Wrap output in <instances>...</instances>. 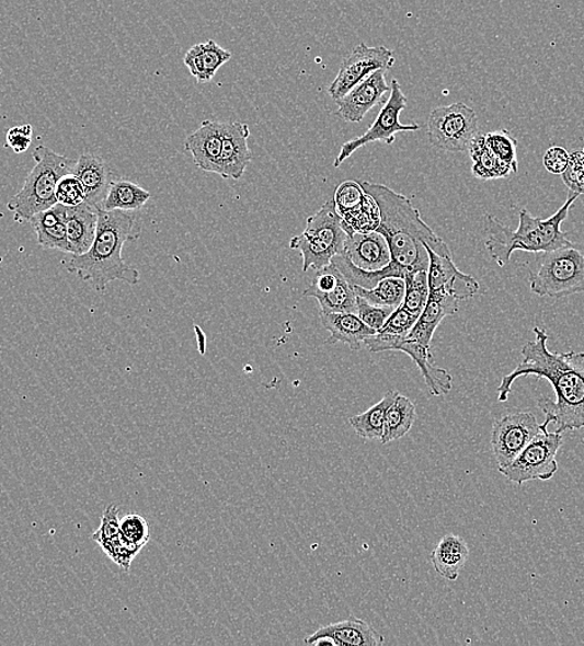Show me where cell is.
<instances>
[{
  "mask_svg": "<svg viewBox=\"0 0 584 646\" xmlns=\"http://www.w3.org/2000/svg\"><path fill=\"white\" fill-rule=\"evenodd\" d=\"M534 334L535 341L523 347V362L497 387V401L508 400L517 378L530 374L545 378L556 394V401L541 396L537 402L545 422L549 426L553 424L554 431L560 434L584 429V353H551L547 347V332L536 327Z\"/></svg>",
  "mask_w": 584,
  "mask_h": 646,
  "instance_id": "1",
  "label": "cell"
},
{
  "mask_svg": "<svg viewBox=\"0 0 584 646\" xmlns=\"http://www.w3.org/2000/svg\"><path fill=\"white\" fill-rule=\"evenodd\" d=\"M368 196L377 203L381 233L392 254V263L406 273L428 272L430 254L426 246L443 256H453L449 246L425 223L421 211L410 198L397 193L385 184L360 183Z\"/></svg>",
  "mask_w": 584,
  "mask_h": 646,
  "instance_id": "2",
  "label": "cell"
},
{
  "mask_svg": "<svg viewBox=\"0 0 584 646\" xmlns=\"http://www.w3.org/2000/svg\"><path fill=\"white\" fill-rule=\"evenodd\" d=\"M135 226V217L129 211L99 209L94 243L85 254H68L62 265L96 291H105L114 281L137 285L140 273L127 265L123 257L125 244L138 237Z\"/></svg>",
  "mask_w": 584,
  "mask_h": 646,
  "instance_id": "3",
  "label": "cell"
},
{
  "mask_svg": "<svg viewBox=\"0 0 584 646\" xmlns=\"http://www.w3.org/2000/svg\"><path fill=\"white\" fill-rule=\"evenodd\" d=\"M580 197L571 192L568 200L552 217H534L527 209L518 215L517 229L502 223L496 217L488 215L484 219L485 247L490 257L500 266H506L516 251L527 253H549L570 244L569 234L562 232V223L568 219L573 203Z\"/></svg>",
  "mask_w": 584,
  "mask_h": 646,
  "instance_id": "4",
  "label": "cell"
},
{
  "mask_svg": "<svg viewBox=\"0 0 584 646\" xmlns=\"http://www.w3.org/2000/svg\"><path fill=\"white\" fill-rule=\"evenodd\" d=\"M35 168L27 175L23 188L8 201V210L13 211L16 221L31 219L58 205L57 186L59 181L76 168V161L61 155L45 146L33 152Z\"/></svg>",
  "mask_w": 584,
  "mask_h": 646,
  "instance_id": "5",
  "label": "cell"
},
{
  "mask_svg": "<svg viewBox=\"0 0 584 646\" xmlns=\"http://www.w3.org/2000/svg\"><path fill=\"white\" fill-rule=\"evenodd\" d=\"M347 233L342 227L336 203L328 200L318 214L308 218L304 233L290 240V249L300 252L304 272H318L345 251Z\"/></svg>",
  "mask_w": 584,
  "mask_h": 646,
  "instance_id": "6",
  "label": "cell"
},
{
  "mask_svg": "<svg viewBox=\"0 0 584 646\" xmlns=\"http://www.w3.org/2000/svg\"><path fill=\"white\" fill-rule=\"evenodd\" d=\"M530 289L556 300L584 292V245L571 242L545 253L540 269L530 272Z\"/></svg>",
  "mask_w": 584,
  "mask_h": 646,
  "instance_id": "7",
  "label": "cell"
},
{
  "mask_svg": "<svg viewBox=\"0 0 584 646\" xmlns=\"http://www.w3.org/2000/svg\"><path fill=\"white\" fill-rule=\"evenodd\" d=\"M549 423L543 422L539 434L528 446L505 468H499L508 482L523 485L534 480H551L558 473L559 464L556 457L563 442L560 432L549 431Z\"/></svg>",
  "mask_w": 584,
  "mask_h": 646,
  "instance_id": "8",
  "label": "cell"
},
{
  "mask_svg": "<svg viewBox=\"0 0 584 646\" xmlns=\"http://www.w3.org/2000/svg\"><path fill=\"white\" fill-rule=\"evenodd\" d=\"M478 134V115L466 104L439 106L430 115L426 135L435 149L451 153L468 152Z\"/></svg>",
  "mask_w": 584,
  "mask_h": 646,
  "instance_id": "9",
  "label": "cell"
},
{
  "mask_svg": "<svg viewBox=\"0 0 584 646\" xmlns=\"http://www.w3.org/2000/svg\"><path fill=\"white\" fill-rule=\"evenodd\" d=\"M406 101L408 99L403 94L400 82L393 80L391 96H389L385 106L379 111L374 125L367 129L365 135L356 137L354 140L341 146L337 159L333 162V168L339 169L360 147L375 142L392 145L397 134L419 131L421 129L420 125H403L400 122L402 111L406 107Z\"/></svg>",
  "mask_w": 584,
  "mask_h": 646,
  "instance_id": "10",
  "label": "cell"
},
{
  "mask_svg": "<svg viewBox=\"0 0 584 646\" xmlns=\"http://www.w3.org/2000/svg\"><path fill=\"white\" fill-rule=\"evenodd\" d=\"M393 65L394 54L386 46L373 48L365 43L359 44L342 60L337 77L329 88V95L337 101L377 70L388 71Z\"/></svg>",
  "mask_w": 584,
  "mask_h": 646,
  "instance_id": "11",
  "label": "cell"
},
{
  "mask_svg": "<svg viewBox=\"0 0 584 646\" xmlns=\"http://www.w3.org/2000/svg\"><path fill=\"white\" fill-rule=\"evenodd\" d=\"M541 424L528 412L512 413L494 422L491 447L499 468H505L516 459L537 434Z\"/></svg>",
  "mask_w": 584,
  "mask_h": 646,
  "instance_id": "12",
  "label": "cell"
},
{
  "mask_svg": "<svg viewBox=\"0 0 584 646\" xmlns=\"http://www.w3.org/2000/svg\"><path fill=\"white\" fill-rule=\"evenodd\" d=\"M430 254L428 285L430 292L450 295L459 301L470 300L480 290L474 276L461 273L453 262V256L438 255L426 246Z\"/></svg>",
  "mask_w": 584,
  "mask_h": 646,
  "instance_id": "13",
  "label": "cell"
},
{
  "mask_svg": "<svg viewBox=\"0 0 584 646\" xmlns=\"http://www.w3.org/2000/svg\"><path fill=\"white\" fill-rule=\"evenodd\" d=\"M387 70H377L336 101L339 116L347 123L363 122L370 109L381 104L391 86L386 81Z\"/></svg>",
  "mask_w": 584,
  "mask_h": 646,
  "instance_id": "14",
  "label": "cell"
},
{
  "mask_svg": "<svg viewBox=\"0 0 584 646\" xmlns=\"http://www.w3.org/2000/svg\"><path fill=\"white\" fill-rule=\"evenodd\" d=\"M250 129L247 124L225 123V140L216 164L215 173L225 180L239 181L253 160L249 149Z\"/></svg>",
  "mask_w": 584,
  "mask_h": 646,
  "instance_id": "15",
  "label": "cell"
},
{
  "mask_svg": "<svg viewBox=\"0 0 584 646\" xmlns=\"http://www.w3.org/2000/svg\"><path fill=\"white\" fill-rule=\"evenodd\" d=\"M309 645L331 644L335 646H377L385 638L374 626L358 618L321 626L305 639Z\"/></svg>",
  "mask_w": 584,
  "mask_h": 646,
  "instance_id": "16",
  "label": "cell"
},
{
  "mask_svg": "<svg viewBox=\"0 0 584 646\" xmlns=\"http://www.w3.org/2000/svg\"><path fill=\"white\" fill-rule=\"evenodd\" d=\"M343 254L365 272L382 270L392 262L387 240L378 232L348 234Z\"/></svg>",
  "mask_w": 584,
  "mask_h": 646,
  "instance_id": "17",
  "label": "cell"
},
{
  "mask_svg": "<svg viewBox=\"0 0 584 646\" xmlns=\"http://www.w3.org/2000/svg\"><path fill=\"white\" fill-rule=\"evenodd\" d=\"M222 140H225V124L206 119L197 131L187 137L184 150L191 153L194 164L199 170L215 173Z\"/></svg>",
  "mask_w": 584,
  "mask_h": 646,
  "instance_id": "18",
  "label": "cell"
},
{
  "mask_svg": "<svg viewBox=\"0 0 584 646\" xmlns=\"http://www.w3.org/2000/svg\"><path fill=\"white\" fill-rule=\"evenodd\" d=\"M72 174H76L85 187L87 203L101 209L111 184L116 180L105 160L92 153L81 154Z\"/></svg>",
  "mask_w": 584,
  "mask_h": 646,
  "instance_id": "19",
  "label": "cell"
},
{
  "mask_svg": "<svg viewBox=\"0 0 584 646\" xmlns=\"http://www.w3.org/2000/svg\"><path fill=\"white\" fill-rule=\"evenodd\" d=\"M459 300L447 293L430 292L428 301L406 338L431 348L432 339L442 321L459 311Z\"/></svg>",
  "mask_w": 584,
  "mask_h": 646,
  "instance_id": "20",
  "label": "cell"
},
{
  "mask_svg": "<svg viewBox=\"0 0 584 646\" xmlns=\"http://www.w3.org/2000/svg\"><path fill=\"white\" fill-rule=\"evenodd\" d=\"M321 323L324 330L330 332V344H345L351 349H359L365 339L377 332L352 312H320Z\"/></svg>",
  "mask_w": 584,
  "mask_h": 646,
  "instance_id": "21",
  "label": "cell"
},
{
  "mask_svg": "<svg viewBox=\"0 0 584 646\" xmlns=\"http://www.w3.org/2000/svg\"><path fill=\"white\" fill-rule=\"evenodd\" d=\"M394 350H400V353L413 359V362L420 368L425 384L428 387L432 395H447L451 391L453 377L445 369L433 365L431 348H426L415 343V341L405 337L396 345Z\"/></svg>",
  "mask_w": 584,
  "mask_h": 646,
  "instance_id": "22",
  "label": "cell"
},
{
  "mask_svg": "<svg viewBox=\"0 0 584 646\" xmlns=\"http://www.w3.org/2000/svg\"><path fill=\"white\" fill-rule=\"evenodd\" d=\"M68 207L55 205L48 210L34 216L30 223L38 237V243L43 249H54L65 254H70V244L67 230Z\"/></svg>",
  "mask_w": 584,
  "mask_h": 646,
  "instance_id": "23",
  "label": "cell"
},
{
  "mask_svg": "<svg viewBox=\"0 0 584 646\" xmlns=\"http://www.w3.org/2000/svg\"><path fill=\"white\" fill-rule=\"evenodd\" d=\"M231 57L233 55L230 51L222 49L215 41H208L192 46L183 62L199 84H207Z\"/></svg>",
  "mask_w": 584,
  "mask_h": 646,
  "instance_id": "24",
  "label": "cell"
},
{
  "mask_svg": "<svg viewBox=\"0 0 584 646\" xmlns=\"http://www.w3.org/2000/svg\"><path fill=\"white\" fill-rule=\"evenodd\" d=\"M99 209L82 203L78 207L68 208L67 230L70 254H85L94 243L98 230Z\"/></svg>",
  "mask_w": 584,
  "mask_h": 646,
  "instance_id": "25",
  "label": "cell"
},
{
  "mask_svg": "<svg viewBox=\"0 0 584 646\" xmlns=\"http://www.w3.org/2000/svg\"><path fill=\"white\" fill-rule=\"evenodd\" d=\"M469 558V547L466 540L457 534H447L432 552V563L437 574L448 580H457L460 569Z\"/></svg>",
  "mask_w": 584,
  "mask_h": 646,
  "instance_id": "26",
  "label": "cell"
},
{
  "mask_svg": "<svg viewBox=\"0 0 584 646\" xmlns=\"http://www.w3.org/2000/svg\"><path fill=\"white\" fill-rule=\"evenodd\" d=\"M468 152L472 162L471 172L479 180H502L517 173L513 168H509L508 164L500 161L496 155L491 153L485 145L484 135H477Z\"/></svg>",
  "mask_w": 584,
  "mask_h": 646,
  "instance_id": "27",
  "label": "cell"
},
{
  "mask_svg": "<svg viewBox=\"0 0 584 646\" xmlns=\"http://www.w3.org/2000/svg\"><path fill=\"white\" fill-rule=\"evenodd\" d=\"M398 394L400 393L397 391H388L374 407L350 419L351 427L355 429L358 437L368 440L382 439L387 411L391 407Z\"/></svg>",
  "mask_w": 584,
  "mask_h": 646,
  "instance_id": "28",
  "label": "cell"
},
{
  "mask_svg": "<svg viewBox=\"0 0 584 646\" xmlns=\"http://www.w3.org/2000/svg\"><path fill=\"white\" fill-rule=\"evenodd\" d=\"M151 199V193L127 180H115L107 192L102 210H140Z\"/></svg>",
  "mask_w": 584,
  "mask_h": 646,
  "instance_id": "29",
  "label": "cell"
},
{
  "mask_svg": "<svg viewBox=\"0 0 584 646\" xmlns=\"http://www.w3.org/2000/svg\"><path fill=\"white\" fill-rule=\"evenodd\" d=\"M416 418L415 405L406 396L398 394L388 408L385 420L382 445L401 439L411 431Z\"/></svg>",
  "mask_w": 584,
  "mask_h": 646,
  "instance_id": "30",
  "label": "cell"
},
{
  "mask_svg": "<svg viewBox=\"0 0 584 646\" xmlns=\"http://www.w3.org/2000/svg\"><path fill=\"white\" fill-rule=\"evenodd\" d=\"M358 298L366 300L376 307L397 309L400 308L405 293V281L402 278H386L379 281L373 289L354 286Z\"/></svg>",
  "mask_w": 584,
  "mask_h": 646,
  "instance_id": "31",
  "label": "cell"
},
{
  "mask_svg": "<svg viewBox=\"0 0 584 646\" xmlns=\"http://www.w3.org/2000/svg\"><path fill=\"white\" fill-rule=\"evenodd\" d=\"M342 227L348 234L376 232L381 224V215L375 199L366 193V197L355 209L342 215Z\"/></svg>",
  "mask_w": 584,
  "mask_h": 646,
  "instance_id": "32",
  "label": "cell"
},
{
  "mask_svg": "<svg viewBox=\"0 0 584 646\" xmlns=\"http://www.w3.org/2000/svg\"><path fill=\"white\" fill-rule=\"evenodd\" d=\"M405 293L401 307L420 318L430 298L428 272H411L404 275Z\"/></svg>",
  "mask_w": 584,
  "mask_h": 646,
  "instance_id": "33",
  "label": "cell"
},
{
  "mask_svg": "<svg viewBox=\"0 0 584 646\" xmlns=\"http://www.w3.org/2000/svg\"><path fill=\"white\" fill-rule=\"evenodd\" d=\"M314 299L320 303V312H352L357 315V295L354 285L346 278L340 281L335 290L318 295Z\"/></svg>",
  "mask_w": 584,
  "mask_h": 646,
  "instance_id": "34",
  "label": "cell"
},
{
  "mask_svg": "<svg viewBox=\"0 0 584 646\" xmlns=\"http://www.w3.org/2000/svg\"><path fill=\"white\" fill-rule=\"evenodd\" d=\"M484 137L485 145L491 153L496 155L500 161L508 164L509 168H513L517 172V141L513 135L506 131V129H500V131L489 132L484 135Z\"/></svg>",
  "mask_w": 584,
  "mask_h": 646,
  "instance_id": "35",
  "label": "cell"
},
{
  "mask_svg": "<svg viewBox=\"0 0 584 646\" xmlns=\"http://www.w3.org/2000/svg\"><path fill=\"white\" fill-rule=\"evenodd\" d=\"M102 551L106 553L110 560H113L117 566L125 570L131 567V563L142 549L129 543L122 533L107 541L99 543Z\"/></svg>",
  "mask_w": 584,
  "mask_h": 646,
  "instance_id": "36",
  "label": "cell"
},
{
  "mask_svg": "<svg viewBox=\"0 0 584 646\" xmlns=\"http://www.w3.org/2000/svg\"><path fill=\"white\" fill-rule=\"evenodd\" d=\"M59 205L68 208L78 207L87 201V191L76 174L64 175L55 192Z\"/></svg>",
  "mask_w": 584,
  "mask_h": 646,
  "instance_id": "37",
  "label": "cell"
},
{
  "mask_svg": "<svg viewBox=\"0 0 584 646\" xmlns=\"http://www.w3.org/2000/svg\"><path fill=\"white\" fill-rule=\"evenodd\" d=\"M119 533L135 546L144 549L150 541V526L141 515H126L119 521Z\"/></svg>",
  "mask_w": 584,
  "mask_h": 646,
  "instance_id": "38",
  "label": "cell"
},
{
  "mask_svg": "<svg viewBox=\"0 0 584 646\" xmlns=\"http://www.w3.org/2000/svg\"><path fill=\"white\" fill-rule=\"evenodd\" d=\"M366 197L360 183L355 181H346L341 184L335 194V203L339 215H345L347 211L355 209L360 205V201Z\"/></svg>",
  "mask_w": 584,
  "mask_h": 646,
  "instance_id": "39",
  "label": "cell"
},
{
  "mask_svg": "<svg viewBox=\"0 0 584 646\" xmlns=\"http://www.w3.org/2000/svg\"><path fill=\"white\" fill-rule=\"evenodd\" d=\"M419 319L420 318L414 316L413 313L408 312L400 307L392 312V315L388 318L383 327L378 332L388 336L405 338L410 335V332Z\"/></svg>",
  "mask_w": 584,
  "mask_h": 646,
  "instance_id": "40",
  "label": "cell"
},
{
  "mask_svg": "<svg viewBox=\"0 0 584 646\" xmlns=\"http://www.w3.org/2000/svg\"><path fill=\"white\" fill-rule=\"evenodd\" d=\"M394 309L376 307V304L369 303L364 299L357 297V315L363 320L366 325L374 328L376 332L381 330L388 320L392 315Z\"/></svg>",
  "mask_w": 584,
  "mask_h": 646,
  "instance_id": "41",
  "label": "cell"
},
{
  "mask_svg": "<svg viewBox=\"0 0 584 646\" xmlns=\"http://www.w3.org/2000/svg\"><path fill=\"white\" fill-rule=\"evenodd\" d=\"M563 182L571 192L584 194V154L582 151L570 154L568 170L562 173Z\"/></svg>",
  "mask_w": 584,
  "mask_h": 646,
  "instance_id": "42",
  "label": "cell"
},
{
  "mask_svg": "<svg viewBox=\"0 0 584 646\" xmlns=\"http://www.w3.org/2000/svg\"><path fill=\"white\" fill-rule=\"evenodd\" d=\"M118 514L119 510L116 505L107 506L104 514H102L99 530L92 534V540L101 543L117 537L119 533Z\"/></svg>",
  "mask_w": 584,
  "mask_h": 646,
  "instance_id": "43",
  "label": "cell"
},
{
  "mask_svg": "<svg viewBox=\"0 0 584 646\" xmlns=\"http://www.w3.org/2000/svg\"><path fill=\"white\" fill-rule=\"evenodd\" d=\"M33 127L31 125L9 128L7 132V147H11L15 153H24L32 145Z\"/></svg>",
  "mask_w": 584,
  "mask_h": 646,
  "instance_id": "44",
  "label": "cell"
},
{
  "mask_svg": "<svg viewBox=\"0 0 584 646\" xmlns=\"http://www.w3.org/2000/svg\"><path fill=\"white\" fill-rule=\"evenodd\" d=\"M570 153L560 146L551 147L543 157V165L552 174H562L568 170Z\"/></svg>",
  "mask_w": 584,
  "mask_h": 646,
  "instance_id": "45",
  "label": "cell"
},
{
  "mask_svg": "<svg viewBox=\"0 0 584 646\" xmlns=\"http://www.w3.org/2000/svg\"><path fill=\"white\" fill-rule=\"evenodd\" d=\"M2 71H3V70H2V67H0V76H2Z\"/></svg>",
  "mask_w": 584,
  "mask_h": 646,
  "instance_id": "46",
  "label": "cell"
},
{
  "mask_svg": "<svg viewBox=\"0 0 584 646\" xmlns=\"http://www.w3.org/2000/svg\"><path fill=\"white\" fill-rule=\"evenodd\" d=\"M582 152H583V154H584V149H583V151H582Z\"/></svg>",
  "mask_w": 584,
  "mask_h": 646,
  "instance_id": "47",
  "label": "cell"
}]
</instances>
